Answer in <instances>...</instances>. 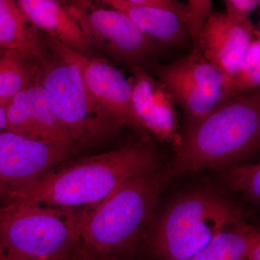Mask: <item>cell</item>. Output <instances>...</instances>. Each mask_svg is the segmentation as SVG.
<instances>
[{
    "label": "cell",
    "mask_w": 260,
    "mask_h": 260,
    "mask_svg": "<svg viewBox=\"0 0 260 260\" xmlns=\"http://www.w3.org/2000/svg\"><path fill=\"white\" fill-rule=\"evenodd\" d=\"M189 19L186 27L188 34L192 39L194 49L198 45V37L205 20L211 14L212 0H189Z\"/></svg>",
    "instance_id": "21"
},
{
    "label": "cell",
    "mask_w": 260,
    "mask_h": 260,
    "mask_svg": "<svg viewBox=\"0 0 260 260\" xmlns=\"http://www.w3.org/2000/svg\"><path fill=\"white\" fill-rule=\"evenodd\" d=\"M246 260H260V234L256 229L251 234L246 251Z\"/></svg>",
    "instance_id": "24"
},
{
    "label": "cell",
    "mask_w": 260,
    "mask_h": 260,
    "mask_svg": "<svg viewBox=\"0 0 260 260\" xmlns=\"http://www.w3.org/2000/svg\"><path fill=\"white\" fill-rule=\"evenodd\" d=\"M166 180L158 169L135 174L99 204L85 208L78 252L88 260H134L151 229L159 191Z\"/></svg>",
    "instance_id": "2"
},
{
    "label": "cell",
    "mask_w": 260,
    "mask_h": 260,
    "mask_svg": "<svg viewBox=\"0 0 260 260\" xmlns=\"http://www.w3.org/2000/svg\"><path fill=\"white\" fill-rule=\"evenodd\" d=\"M44 42L61 60L78 67L87 88L106 111L121 125L134 128L145 139L146 130L133 107L131 84L119 70L109 61L78 52L54 38L47 36Z\"/></svg>",
    "instance_id": "7"
},
{
    "label": "cell",
    "mask_w": 260,
    "mask_h": 260,
    "mask_svg": "<svg viewBox=\"0 0 260 260\" xmlns=\"http://www.w3.org/2000/svg\"><path fill=\"white\" fill-rule=\"evenodd\" d=\"M226 14L242 20H251V13L259 4L260 0H225Z\"/></svg>",
    "instance_id": "23"
},
{
    "label": "cell",
    "mask_w": 260,
    "mask_h": 260,
    "mask_svg": "<svg viewBox=\"0 0 260 260\" xmlns=\"http://www.w3.org/2000/svg\"><path fill=\"white\" fill-rule=\"evenodd\" d=\"M125 15L142 31L167 44L181 45L187 39V27L169 10L135 4L126 0H98Z\"/></svg>",
    "instance_id": "15"
},
{
    "label": "cell",
    "mask_w": 260,
    "mask_h": 260,
    "mask_svg": "<svg viewBox=\"0 0 260 260\" xmlns=\"http://www.w3.org/2000/svg\"><path fill=\"white\" fill-rule=\"evenodd\" d=\"M255 229L248 225L239 214L203 249L186 260H246L248 242Z\"/></svg>",
    "instance_id": "17"
},
{
    "label": "cell",
    "mask_w": 260,
    "mask_h": 260,
    "mask_svg": "<svg viewBox=\"0 0 260 260\" xmlns=\"http://www.w3.org/2000/svg\"><path fill=\"white\" fill-rule=\"evenodd\" d=\"M135 4L147 5L155 7L161 9L169 10L177 15L185 23L189 19V7L187 5L181 3L178 0H126Z\"/></svg>",
    "instance_id": "22"
},
{
    "label": "cell",
    "mask_w": 260,
    "mask_h": 260,
    "mask_svg": "<svg viewBox=\"0 0 260 260\" xmlns=\"http://www.w3.org/2000/svg\"><path fill=\"white\" fill-rule=\"evenodd\" d=\"M84 210L3 200L0 254L54 260L76 252Z\"/></svg>",
    "instance_id": "4"
},
{
    "label": "cell",
    "mask_w": 260,
    "mask_h": 260,
    "mask_svg": "<svg viewBox=\"0 0 260 260\" xmlns=\"http://www.w3.org/2000/svg\"><path fill=\"white\" fill-rule=\"evenodd\" d=\"M20 9L36 28L47 32L67 47L88 54L91 45L72 13L60 0H16Z\"/></svg>",
    "instance_id": "14"
},
{
    "label": "cell",
    "mask_w": 260,
    "mask_h": 260,
    "mask_svg": "<svg viewBox=\"0 0 260 260\" xmlns=\"http://www.w3.org/2000/svg\"><path fill=\"white\" fill-rule=\"evenodd\" d=\"M5 130L30 140L78 147L58 119L47 92L39 83L10 99L6 106Z\"/></svg>",
    "instance_id": "12"
},
{
    "label": "cell",
    "mask_w": 260,
    "mask_h": 260,
    "mask_svg": "<svg viewBox=\"0 0 260 260\" xmlns=\"http://www.w3.org/2000/svg\"><path fill=\"white\" fill-rule=\"evenodd\" d=\"M131 72L133 107L140 124L146 131L172 142L177 148L181 135L172 95L161 82L154 79L140 65H133Z\"/></svg>",
    "instance_id": "13"
},
{
    "label": "cell",
    "mask_w": 260,
    "mask_h": 260,
    "mask_svg": "<svg viewBox=\"0 0 260 260\" xmlns=\"http://www.w3.org/2000/svg\"><path fill=\"white\" fill-rule=\"evenodd\" d=\"M157 74L174 101L189 114V119L201 117L225 100V75L198 51L160 67Z\"/></svg>",
    "instance_id": "8"
},
{
    "label": "cell",
    "mask_w": 260,
    "mask_h": 260,
    "mask_svg": "<svg viewBox=\"0 0 260 260\" xmlns=\"http://www.w3.org/2000/svg\"><path fill=\"white\" fill-rule=\"evenodd\" d=\"M260 85V38L251 43L240 69L228 83L225 100L257 90Z\"/></svg>",
    "instance_id": "19"
},
{
    "label": "cell",
    "mask_w": 260,
    "mask_h": 260,
    "mask_svg": "<svg viewBox=\"0 0 260 260\" xmlns=\"http://www.w3.org/2000/svg\"><path fill=\"white\" fill-rule=\"evenodd\" d=\"M74 1H83V0H74Z\"/></svg>",
    "instance_id": "28"
},
{
    "label": "cell",
    "mask_w": 260,
    "mask_h": 260,
    "mask_svg": "<svg viewBox=\"0 0 260 260\" xmlns=\"http://www.w3.org/2000/svg\"><path fill=\"white\" fill-rule=\"evenodd\" d=\"M0 47L44 61L46 45L16 0H0Z\"/></svg>",
    "instance_id": "16"
},
{
    "label": "cell",
    "mask_w": 260,
    "mask_h": 260,
    "mask_svg": "<svg viewBox=\"0 0 260 260\" xmlns=\"http://www.w3.org/2000/svg\"><path fill=\"white\" fill-rule=\"evenodd\" d=\"M32 58L0 47V104L6 107L15 94L31 86L37 75Z\"/></svg>",
    "instance_id": "18"
},
{
    "label": "cell",
    "mask_w": 260,
    "mask_h": 260,
    "mask_svg": "<svg viewBox=\"0 0 260 260\" xmlns=\"http://www.w3.org/2000/svg\"><path fill=\"white\" fill-rule=\"evenodd\" d=\"M54 260H88L86 258L84 257L81 254L77 251L76 252L70 254L69 256H65V257L61 258V259H54Z\"/></svg>",
    "instance_id": "26"
},
{
    "label": "cell",
    "mask_w": 260,
    "mask_h": 260,
    "mask_svg": "<svg viewBox=\"0 0 260 260\" xmlns=\"http://www.w3.org/2000/svg\"><path fill=\"white\" fill-rule=\"evenodd\" d=\"M0 260H32L22 256L8 255V254H0Z\"/></svg>",
    "instance_id": "27"
},
{
    "label": "cell",
    "mask_w": 260,
    "mask_h": 260,
    "mask_svg": "<svg viewBox=\"0 0 260 260\" xmlns=\"http://www.w3.org/2000/svg\"><path fill=\"white\" fill-rule=\"evenodd\" d=\"M239 212L223 198L207 191L173 203L150 229L145 244L158 260H186L213 239ZM144 244V246H145Z\"/></svg>",
    "instance_id": "5"
},
{
    "label": "cell",
    "mask_w": 260,
    "mask_h": 260,
    "mask_svg": "<svg viewBox=\"0 0 260 260\" xmlns=\"http://www.w3.org/2000/svg\"><path fill=\"white\" fill-rule=\"evenodd\" d=\"M158 167L156 150L143 139L107 153L64 162L3 200L90 208L127 178Z\"/></svg>",
    "instance_id": "1"
},
{
    "label": "cell",
    "mask_w": 260,
    "mask_h": 260,
    "mask_svg": "<svg viewBox=\"0 0 260 260\" xmlns=\"http://www.w3.org/2000/svg\"><path fill=\"white\" fill-rule=\"evenodd\" d=\"M259 89L224 100L198 119H189L166 179L228 165L257 150Z\"/></svg>",
    "instance_id": "3"
},
{
    "label": "cell",
    "mask_w": 260,
    "mask_h": 260,
    "mask_svg": "<svg viewBox=\"0 0 260 260\" xmlns=\"http://www.w3.org/2000/svg\"><path fill=\"white\" fill-rule=\"evenodd\" d=\"M70 10L91 47L98 46L133 65L155 50L154 39L121 12L99 8L93 0L74 2Z\"/></svg>",
    "instance_id": "9"
},
{
    "label": "cell",
    "mask_w": 260,
    "mask_h": 260,
    "mask_svg": "<svg viewBox=\"0 0 260 260\" xmlns=\"http://www.w3.org/2000/svg\"><path fill=\"white\" fill-rule=\"evenodd\" d=\"M257 37L259 30L251 20L212 13L205 20L193 50L199 51L216 66L225 75L228 85L240 69L251 43Z\"/></svg>",
    "instance_id": "11"
},
{
    "label": "cell",
    "mask_w": 260,
    "mask_h": 260,
    "mask_svg": "<svg viewBox=\"0 0 260 260\" xmlns=\"http://www.w3.org/2000/svg\"><path fill=\"white\" fill-rule=\"evenodd\" d=\"M224 180L234 191H241L250 201H260V165L244 164L229 169Z\"/></svg>",
    "instance_id": "20"
},
{
    "label": "cell",
    "mask_w": 260,
    "mask_h": 260,
    "mask_svg": "<svg viewBox=\"0 0 260 260\" xmlns=\"http://www.w3.org/2000/svg\"><path fill=\"white\" fill-rule=\"evenodd\" d=\"M74 145L28 139L0 132V199L37 180L74 155Z\"/></svg>",
    "instance_id": "10"
},
{
    "label": "cell",
    "mask_w": 260,
    "mask_h": 260,
    "mask_svg": "<svg viewBox=\"0 0 260 260\" xmlns=\"http://www.w3.org/2000/svg\"><path fill=\"white\" fill-rule=\"evenodd\" d=\"M6 125V107L0 104V132L5 130Z\"/></svg>",
    "instance_id": "25"
},
{
    "label": "cell",
    "mask_w": 260,
    "mask_h": 260,
    "mask_svg": "<svg viewBox=\"0 0 260 260\" xmlns=\"http://www.w3.org/2000/svg\"><path fill=\"white\" fill-rule=\"evenodd\" d=\"M43 68L39 84L75 144L95 145L118 131L120 122L95 100L78 67L60 59Z\"/></svg>",
    "instance_id": "6"
}]
</instances>
